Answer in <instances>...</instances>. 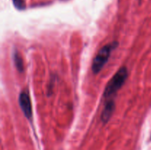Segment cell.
I'll return each instance as SVG.
<instances>
[{"label": "cell", "mask_w": 151, "mask_h": 150, "mask_svg": "<svg viewBox=\"0 0 151 150\" xmlns=\"http://www.w3.org/2000/svg\"><path fill=\"white\" fill-rule=\"evenodd\" d=\"M128 72L126 67H122L112 77L110 82L106 85L104 91V96L106 98L112 96L114 95L121 87L124 85L127 77H128Z\"/></svg>", "instance_id": "cell-1"}, {"label": "cell", "mask_w": 151, "mask_h": 150, "mask_svg": "<svg viewBox=\"0 0 151 150\" xmlns=\"http://www.w3.org/2000/svg\"><path fill=\"white\" fill-rule=\"evenodd\" d=\"M118 46V43L114 41L111 42L107 45L104 46L100 50L96 57H94L92 63V71L94 74H98L103 66L106 65L111 54L112 51L114 49L116 48Z\"/></svg>", "instance_id": "cell-2"}, {"label": "cell", "mask_w": 151, "mask_h": 150, "mask_svg": "<svg viewBox=\"0 0 151 150\" xmlns=\"http://www.w3.org/2000/svg\"><path fill=\"white\" fill-rule=\"evenodd\" d=\"M19 105L23 111L24 114L27 119H29L32 116V104H31L30 98L29 94L27 92H22L19 95Z\"/></svg>", "instance_id": "cell-3"}, {"label": "cell", "mask_w": 151, "mask_h": 150, "mask_svg": "<svg viewBox=\"0 0 151 150\" xmlns=\"http://www.w3.org/2000/svg\"><path fill=\"white\" fill-rule=\"evenodd\" d=\"M114 107L115 104L113 100H109L106 102L101 115L102 120H103V122L107 123L108 121L111 119L114 113Z\"/></svg>", "instance_id": "cell-4"}, {"label": "cell", "mask_w": 151, "mask_h": 150, "mask_svg": "<svg viewBox=\"0 0 151 150\" xmlns=\"http://www.w3.org/2000/svg\"><path fill=\"white\" fill-rule=\"evenodd\" d=\"M14 62H15V65H16V68H17L18 70L19 71H23V69H24V66H23V60H22V57L21 56L19 55V53L16 52L14 54Z\"/></svg>", "instance_id": "cell-5"}, {"label": "cell", "mask_w": 151, "mask_h": 150, "mask_svg": "<svg viewBox=\"0 0 151 150\" xmlns=\"http://www.w3.org/2000/svg\"><path fill=\"white\" fill-rule=\"evenodd\" d=\"M13 4L18 10H24L25 9V1L24 0H13Z\"/></svg>", "instance_id": "cell-6"}]
</instances>
